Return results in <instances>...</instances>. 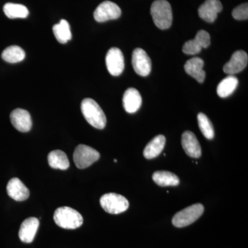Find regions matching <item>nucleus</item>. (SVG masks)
I'll list each match as a JSON object with an SVG mask.
<instances>
[{"label":"nucleus","mask_w":248,"mask_h":248,"mask_svg":"<svg viewBox=\"0 0 248 248\" xmlns=\"http://www.w3.org/2000/svg\"><path fill=\"white\" fill-rule=\"evenodd\" d=\"M81 110L88 123L94 128L104 129L107 125V117L95 101L86 98L81 104Z\"/></svg>","instance_id":"obj_1"},{"label":"nucleus","mask_w":248,"mask_h":248,"mask_svg":"<svg viewBox=\"0 0 248 248\" xmlns=\"http://www.w3.org/2000/svg\"><path fill=\"white\" fill-rule=\"evenodd\" d=\"M151 14L155 25L159 29L166 30L172 26V7L166 0H155L151 5Z\"/></svg>","instance_id":"obj_2"},{"label":"nucleus","mask_w":248,"mask_h":248,"mask_svg":"<svg viewBox=\"0 0 248 248\" xmlns=\"http://www.w3.org/2000/svg\"><path fill=\"white\" fill-rule=\"evenodd\" d=\"M54 221L63 229L74 230L83 224L84 219L81 214L70 207H61L55 210Z\"/></svg>","instance_id":"obj_3"},{"label":"nucleus","mask_w":248,"mask_h":248,"mask_svg":"<svg viewBox=\"0 0 248 248\" xmlns=\"http://www.w3.org/2000/svg\"><path fill=\"white\" fill-rule=\"evenodd\" d=\"M204 207L202 204H194L176 214L172 218V224L177 228L189 226L202 217Z\"/></svg>","instance_id":"obj_4"},{"label":"nucleus","mask_w":248,"mask_h":248,"mask_svg":"<svg viewBox=\"0 0 248 248\" xmlns=\"http://www.w3.org/2000/svg\"><path fill=\"white\" fill-rule=\"evenodd\" d=\"M101 206L107 213L118 215L128 210L129 202L124 196L117 193H107L100 199Z\"/></svg>","instance_id":"obj_5"},{"label":"nucleus","mask_w":248,"mask_h":248,"mask_svg":"<svg viewBox=\"0 0 248 248\" xmlns=\"http://www.w3.org/2000/svg\"><path fill=\"white\" fill-rule=\"evenodd\" d=\"M100 157L99 152L91 147L80 144L77 146L73 154V160L77 167L84 169L94 164Z\"/></svg>","instance_id":"obj_6"},{"label":"nucleus","mask_w":248,"mask_h":248,"mask_svg":"<svg viewBox=\"0 0 248 248\" xmlns=\"http://www.w3.org/2000/svg\"><path fill=\"white\" fill-rule=\"evenodd\" d=\"M122 15L120 6L110 1H105L97 6L94 12V18L97 22H105L117 19Z\"/></svg>","instance_id":"obj_7"},{"label":"nucleus","mask_w":248,"mask_h":248,"mask_svg":"<svg viewBox=\"0 0 248 248\" xmlns=\"http://www.w3.org/2000/svg\"><path fill=\"white\" fill-rule=\"evenodd\" d=\"M132 63L135 73L139 76H149L152 70V62L144 50L140 48L135 49L132 56Z\"/></svg>","instance_id":"obj_8"},{"label":"nucleus","mask_w":248,"mask_h":248,"mask_svg":"<svg viewBox=\"0 0 248 248\" xmlns=\"http://www.w3.org/2000/svg\"><path fill=\"white\" fill-rule=\"evenodd\" d=\"M106 63L108 71L111 76H120L125 68L122 50L118 48H111L106 57Z\"/></svg>","instance_id":"obj_9"},{"label":"nucleus","mask_w":248,"mask_h":248,"mask_svg":"<svg viewBox=\"0 0 248 248\" xmlns=\"http://www.w3.org/2000/svg\"><path fill=\"white\" fill-rule=\"evenodd\" d=\"M248 56L244 50H237L232 55L231 60L223 66V71L228 76H234L247 66Z\"/></svg>","instance_id":"obj_10"},{"label":"nucleus","mask_w":248,"mask_h":248,"mask_svg":"<svg viewBox=\"0 0 248 248\" xmlns=\"http://www.w3.org/2000/svg\"><path fill=\"white\" fill-rule=\"evenodd\" d=\"M11 124L15 128L22 133H27L32 128V122L30 113L24 109L17 108L10 115Z\"/></svg>","instance_id":"obj_11"},{"label":"nucleus","mask_w":248,"mask_h":248,"mask_svg":"<svg viewBox=\"0 0 248 248\" xmlns=\"http://www.w3.org/2000/svg\"><path fill=\"white\" fill-rule=\"evenodd\" d=\"M222 9L223 6L219 0H205L199 8V16L205 22L213 23L216 20Z\"/></svg>","instance_id":"obj_12"},{"label":"nucleus","mask_w":248,"mask_h":248,"mask_svg":"<svg viewBox=\"0 0 248 248\" xmlns=\"http://www.w3.org/2000/svg\"><path fill=\"white\" fill-rule=\"evenodd\" d=\"M40 226V221L35 217H30L22 222L19 231V237L22 242L31 244L35 239Z\"/></svg>","instance_id":"obj_13"},{"label":"nucleus","mask_w":248,"mask_h":248,"mask_svg":"<svg viewBox=\"0 0 248 248\" xmlns=\"http://www.w3.org/2000/svg\"><path fill=\"white\" fill-rule=\"evenodd\" d=\"M6 191L9 197L17 202L27 200L30 195L27 186L18 178H13L9 181L6 186Z\"/></svg>","instance_id":"obj_14"},{"label":"nucleus","mask_w":248,"mask_h":248,"mask_svg":"<svg viewBox=\"0 0 248 248\" xmlns=\"http://www.w3.org/2000/svg\"><path fill=\"white\" fill-rule=\"evenodd\" d=\"M182 144L186 154L191 157L200 158L202 156L200 142L192 132L186 131L183 133Z\"/></svg>","instance_id":"obj_15"},{"label":"nucleus","mask_w":248,"mask_h":248,"mask_svg":"<svg viewBox=\"0 0 248 248\" xmlns=\"http://www.w3.org/2000/svg\"><path fill=\"white\" fill-rule=\"evenodd\" d=\"M142 98L138 90L134 88L127 89L124 93L123 105L128 113H135L141 107Z\"/></svg>","instance_id":"obj_16"},{"label":"nucleus","mask_w":248,"mask_h":248,"mask_svg":"<svg viewBox=\"0 0 248 248\" xmlns=\"http://www.w3.org/2000/svg\"><path fill=\"white\" fill-rule=\"evenodd\" d=\"M204 62L200 58H194L187 60L184 65V69L187 75L192 77L199 83H203L205 79V72L203 71Z\"/></svg>","instance_id":"obj_17"},{"label":"nucleus","mask_w":248,"mask_h":248,"mask_svg":"<svg viewBox=\"0 0 248 248\" xmlns=\"http://www.w3.org/2000/svg\"><path fill=\"white\" fill-rule=\"evenodd\" d=\"M166 138L160 135L153 138L145 148L143 156L147 159H154L161 154L166 144Z\"/></svg>","instance_id":"obj_18"},{"label":"nucleus","mask_w":248,"mask_h":248,"mask_svg":"<svg viewBox=\"0 0 248 248\" xmlns=\"http://www.w3.org/2000/svg\"><path fill=\"white\" fill-rule=\"evenodd\" d=\"M49 166L54 169L65 170L69 168L70 163L64 152L56 150L50 152L48 156Z\"/></svg>","instance_id":"obj_19"},{"label":"nucleus","mask_w":248,"mask_h":248,"mask_svg":"<svg viewBox=\"0 0 248 248\" xmlns=\"http://www.w3.org/2000/svg\"><path fill=\"white\" fill-rule=\"evenodd\" d=\"M239 84V79L234 76H228L225 79L222 80L221 82L217 86V94L221 98L229 97Z\"/></svg>","instance_id":"obj_20"},{"label":"nucleus","mask_w":248,"mask_h":248,"mask_svg":"<svg viewBox=\"0 0 248 248\" xmlns=\"http://www.w3.org/2000/svg\"><path fill=\"white\" fill-rule=\"evenodd\" d=\"M153 181L161 187L179 185V177L174 173L169 171H156L153 175Z\"/></svg>","instance_id":"obj_21"},{"label":"nucleus","mask_w":248,"mask_h":248,"mask_svg":"<svg viewBox=\"0 0 248 248\" xmlns=\"http://www.w3.org/2000/svg\"><path fill=\"white\" fill-rule=\"evenodd\" d=\"M53 31L55 38L60 43L66 44L72 39L71 27L65 19H62L59 24L54 25Z\"/></svg>","instance_id":"obj_22"},{"label":"nucleus","mask_w":248,"mask_h":248,"mask_svg":"<svg viewBox=\"0 0 248 248\" xmlns=\"http://www.w3.org/2000/svg\"><path fill=\"white\" fill-rule=\"evenodd\" d=\"M26 53L21 47L11 46L5 48L1 53V58L10 63H16L22 62L25 58Z\"/></svg>","instance_id":"obj_23"},{"label":"nucleus","mask_w":248,"mask_h":248,"mask_svg":"<svg viewBox=\"0 0 248 248\" xmlns=\"http://www.w3.org/2000/svg\"><path fill=\"white\" fill-rule=\"evenodd\" d=\"M4 12L6 17L10 19L16 18H26L29 14V10L22 4H14V3H6L4 5Z\"/></svg>","instance_id":"obj_24"},{"label":"nucleus","mask_w":248,"mask_h":248,"mask_svg":"<svg viewBox=\"0 0 248 248\" xmlns=\"http://www.w3.org/2000/svg\"><path fill=\"white\" fill-rule=\"evenodd\" d=\"M197 120H198L199 126L204 137L208 140H213L215 137V130H214L213 124L209 120L208 117L205 114L201 112L197 116Z\"/></svg>","instance_id":"obj_25"},{"label":"nucleus","mask_w":248,"mask_h":248,"mask_svg":"<svg viewBox=\"0 0 248 248\" xmlns=\"http://www.w3.org/2000/svg\"><path fill=\"white\" fill-rule=\"evenodd\" d=\"M202 45L196 39L187 41L183 46V52L186 55H196L200 53L202 50Z\"/></svg>","instance_id":"obj_26"},{"label":"nucleus","mask_w":248,"mask_h":248,"mask_svg":"<svg viewBox=\"0 0 248 248\" xmlns=\"http://www.w3.org/2000/svg\"><path fill=\"white\" fill-rule=\"evenodd\" d=\"M232 17L236 20H246L248 18V4L244 3L236 6L232 11Z\"/></svg>","instance_id":"obj_27"},{"label":"nucleus","mask_w":248,"mask_h":248,"mask_svg":"<svg viewBox=\"0 0 248 248\" xmlns=\"http://www.w3.org/2000/svg\"><path fill=\"white\" fill-rule=\"evenodd\" d=\"M195 38L200 42L202 48H208L210 45V36L207 31L201 30L197 32Z\"/></svg>","instance_id":"obj_28"}]
</instances>
